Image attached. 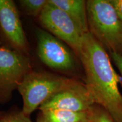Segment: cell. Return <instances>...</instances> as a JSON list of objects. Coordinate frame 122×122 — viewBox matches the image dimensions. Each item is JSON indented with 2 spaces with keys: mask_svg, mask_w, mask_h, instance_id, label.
<instances>
[{
  "mask_svg": "<svg viewBox=\"0 0 122 122\" xmlns=\"http://www.w3.org/2000/svg\"><path fill=\"white\" fill-rule=\"evenodd\" d=\"M78 57L85 73V85L96 104L115 122H122V96L119 79L103 45L90 32L85 33Z\"/></svg>",
  "mask_w": 122,
  "mask_h": 122,
  "instance_id": "cell-1",
  "label": "cell"
},
{
  "mask_svg": "<svg viewBox=\"0 0 122 122\" xmlns=\"http://www.w3.org/2000/svg\"><path fill=\"white\" fill-rule=\"evenodd\" d=\"M89 32L111 52L122 54V22L110 0L86 1Z\"/></svg>",
  "mask_w": 122,
  "mask_h": 122,
  "instance_id": "cell-2",
  "label": "cell"
},
{
  "mask_svg": "<svg viewBox=\"0 0 122 122\" xmlns=\"http://www.w3.org/2000/svg\"><path fill=\"white\" fill-rule=\"evenodd\" d=\"M72 80L50 72L32 70L24 76L17 88L23 99L22 112L30 117L33 111Z\"/></svg>",
  "mask_w": 122,
  "mask_h": 122,
  "instance_id": "cell-3",
  "label": "cell"
},
{
  "mask_svg": "<svg viewBox=\"0 0 122 122\" xmlns=\"http://www.w3.org/2000/svg\"><path fill=\"white\" fill-rule=\"evenodd\" d=\"M38 17L45 30L67 45L78 57L85 33L67 14L49 0Z\"/></svg>",
  "mask_w": 122,
  "mask_h": 122,
  "instance_id": "cell-4",
  "label": "cell"
},
{
  "mask_svg": "<svg viewBox=\"0 0 122 122\" xmlns=\"http://www.w3.org/2000/svg\"><path fill=\"white\" fill-rule=\"evenodd\" d=\"M32 70L28 56L0 46V103L8 102L23 79Z\"/></svg>",
  "mask_w": 122,
  "mask_h": 122,
  "instance_id": "cell-5",
  "label": "cell"
},
{
  "mask_svg": "<svg viewBox=\"0 0 122 122\" xmlns=\"http://www.w3.org/2000/svg\"><path fill=\"white\" fill-rule=\"evenodd\" d=\"M37 55L49 68L61 73L71 72L75 67V61L66 44L40 28L36 29Z\"/></svg>",
  "mask_w": 122,
  "mask_h": 122,
  "instance_id": "cell-6",
  "label": "cell"
},
{
  "mask_svg": "<svg viewBox=\"0 0 122 122\" xmlns=\"http://www.w3.org/2000/svg\"><path fill=\"white\" fill-rule=\"evenodd\" d=\"M94 104V99L85 84L72 79L66 86L42 103L39 109L86 112Z\"/></svg>",
  "mask_w": 122,
  "mask_h": 122,
  "instance_id": "cell-7",
  "label": "cell"
},
{
  "mask_svg": "<svg viewBox=\"0 0 122 122\" xmlns=\"http://www.w3.org/2000/svg\"><path fill=\"white\" fill-rule=\"evenodd\" d=\"M0 38L13 49L28 54V42L19 11L13 0H0Z\"/></svg>",
  "mask_w": 122,
  "mask_h": 122,
  "instance_id": "cell-8",
  "label": "cell"
},
{
  "mask_svg": "<svg viewBox=\"0 0 122 122\" xmlns=\"http://www.w3.org/2000/svg\"><path fill=\"white\" fill-rule=\"evenodd\" d=\"M49 2L67 14L78 24L84 32H89L86 1L49 0Z\"/></svg>",
  "mask_w": 122,
  "mask_h": 122,
  "instance_id": "cell-9",
  "label": "cell"
},
{
  "mask_svg": "<svg viewBox=\"0 0 122 122\" xmlns=\"http://www.w3.org/2000/svg\"><path fill=\"white\" fill-rule=\"evenodd\" d=\"M86 112H74L63 110L40 111L37 122H86Z\"/></svg>",
  "mask_w": 122,
  "mask_h": 122,
  "instance_id": "cell-10",
  "label": "cell"
},
{
  "mask_svg": "<svg viewBox=\"0 0 122 122\" xmlns=\"http://www.w3.org/2000/svg\"><path fill=\"white\" fill-rule=\"evenodd\" d=\"M49 0H21L19 4L25 14L30 16H39Z\"/></svg>",
  "mask_w": 122,
  "mask_h": 122,
  "instance_id": "cell-11",
  "label": "cell"
},
{
  "mask_svg": "<svg viewBox=\"0 0 122 122\" xmlns=\"http://www.w3.org/2000/svg\"><path fill=\"white\" fill-rule=\"evenodd\" d=\"M86 114V122H115L105 109L97 104L91 107Z\"/></svg>",
  "mask_w": 122,
  "mask_h": 122,
  "instance_id": "cell-12",
  "label": "cell"
},
{
  "mask_svg": "<svg viewBox=\"0 0 122 122\" xmlns=\"http://www.w3.org/2000/svg\"><path fill=\"white\" fill-rule=\"evenodd\" d=\"M0 122H32L30 117H27L22 111H9L6 113L1 114Z\"/></svg>",
  "mask_w": 122,
  "mask_h": 122,
  "instance_id": "cell-13",
  "label": "cell"
},
{
  "mask_svg": "<svg viewBox=\"0 0 122 122\" xmlns=\"http://www.w3.org/2000/svg\"><path fill=\"white\" fill-rule=\"evenodd\" d=\"M111 56L122 75V54L116 52H111Z\"/></svg>",
  "mask_w": 122,
  "mask_h": 122,
  "instance_id": "cell-14",
  "label": "cell"
},
{
  "mask_svg": "<svg viewBox=\"0 0 122 122\" xmlns=\"http://www.w3.org/2000/svg\"><path fill=\"white\" fill-rule=\"evenodd\" d=\"M122 22V0H110Z\"/></svg>",
  "mask_w": 122,
  "mask_h": 122,
  "instance_id": "cell-15",
  "label": "cell"
},
{
  "mask_svg": "<svg viewBox=\"0 0 122 122\" xmlns=\"http://www.w3.org/2000/svg\"><path fill=\"white\" fill-rule=\"evenodd\" d=\"M1 114H2V113H1H1H0V115H1Z\"/></svg>",
  "mask_w": 122,
  "mask_h": 122,
  "instance_id": "cell-16",
  "label": "cell"
},
{
  "mask_svg": "<svg viewBox=\"0 0 122 122\" xmlns=\"http://www.w3.org/2000/svg\"><path fill=\"white\" fill-rule=\"evenodd\" d=\"M0 113H1V112H0Z\"/></svg>",
  "mask_w": 122,
  "mask_h": 122,
  "instance_id": "cell-17",
  "label": "cell"
}]
</instances>
